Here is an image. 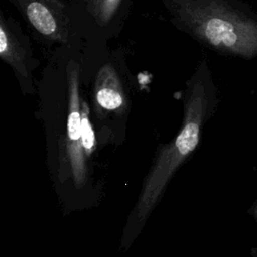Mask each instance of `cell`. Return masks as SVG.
Here are the masks:
<instances>
[{
  "mask_svg": "<svg viewBox=\"0 0 257 257\" xmlns=\"http://www.w3.org/2000/svg\"><path fill=\"white\" fill-rule=\"evenodd\" d=\"M100 1L101 0H86L88 9H89L90 13H92L94 16H96V14H97V11H98V8L100 5Z\"/></svg>",
  "mask_w": 257,
  "mask_h": 257,
  "instance_id": "obj_8",
  "label": "cell"
},
{
  "mask_svg": "<svg viewBox=\"0 0 257 257\" xmlns=\"http://www.w3.org/2000/svg\"><path fill=\"white\" fill-rule=\"evenodd\" d=\"M67 75V121L64 143V160L61 161V170L64 171L66 179L67 165L74 185L81 188L87 175L86 159L83 152L80 131V105L79 93V66L74 61H69L66 66Z\"/></svg>",
  "mask_w": 257,
  "mask_h": 257,
  "instance_id": "obj_2",
  "label": "cell"
},
{
  "mask_svg": "<svg viewBox=\"0 0 257 257\" xmlns=\"http://www.w3.org/2000/svg\"><path fill=\"white\" fill-rule=\"evenodd\" d=\"M179 18L207 45L225 53L257 55V21L222 0H178Z\"/></svg>",
  "mask_w": 257,
  "mask_h": 257,
  "instance_id": "obj_1",
  "label": "cell"
},
{
  "mask_svg": "<svg viewBox=\"0 0 257 257\" xmlns=\"http://www.w3.org/2000/svg\"><path fill=\"white\" fill-rule=\"evenodd\" d=\"M121 0H101L95 16L100 25H106L114 16Z\"/></svg>",
  "mask_w": 257,
  "mask_h": 257,
  "instance_id": "obj_7",
  "label": "cell"
},
{
  "mask_svg": "<svg viewBox=\"0 0 257 257\" xmlns=\"http://www.w3.org/2000/svg\"><path fill=\"white\" fill-rule=\"evenodd\" d=\"M80 131L84 156L85 159L88 160L95 149L96 142L94 131L89 119V108L87 103L82 99L80 105Z\"/></svg>",
  "mask_w": 257,
  "mask_h": 257,
  "instance_id": "obj_6",
  "label": "cell"
},
{
  "mask_svg": "<svg viewBox=\"0 0 257 257\" xmlns=\"http://www.w3.org/2000/svg\"><path fill=\"white\" fill-rule=\"evenodd\" d=\"M63 5L57 0H28L24 13L35 30L55 41L65 42L67 38V18Z\"/></svg>",
  "mask_w": 257,
  "mask_h": 257,
  "instance_id": "obj_3",
  "label": "cell"
},
{
  "mask_svg": "<svg viewBox=\"0 0 257 257\" xmlns=\"http://www.w3.org/2000/svg\"><path fill=\"white\" fill-rule=\"evenodd\" d=\"M255 214H256V217H257V207H256V209H255Z\"/></svg>",
  "mask_w": 257,
  "mask_h": 257,
  "instance_id": "obj_9",
  "label": "cell"
},
{
  "mask_svg": "<svg viewBox=\"0 0 257 257\" xmlns=\"http://www.w3.org/2000/svg\"><path fill=\"white\" fill-rule=\"evenodd\" d=\"M94 99L97 106L106 111L119 112L126 105L121 82L110 64L102 65L96 74Z\"/></svg>",
  "mask_w": 257,
  "mask_h": 257,
  "instance_id": "obj_4",
  "label": "cell"
},
{
  "mask_svg": "<svg viewBox=\"0 0 257 257\" xmlns=\"http://www.w3.org/2000/svg\"><path fill=\"white\" fill-rule=\"evenodd\" d=\"M0 56L22 77H28L26 52L3 15L0 18Z\"/></svg>",
  "mask_w": 257,
  "mask_h": 257,
  "instance_id": "obj_5",
  "label": "cell"
}]
</instances>
